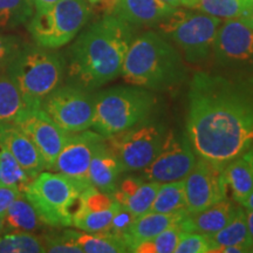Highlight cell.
<instances>
[{
	"label": "cell",
	"instance_id": "cell-1",
	"mask_svg": "<svg viewBox=\"0 0 253 253\" xmlns=\"http://www.w3.org/2000/svg\"><path fill=\"white\" fill-rule=\"evenodd\" d=\"M185 128L198 157L225 168L253 144V94L219 75L197 73L190 84Z\"/></svg>",
	"mask_w": 253,
	"mask_h": 253
},
{
	"label": "cell",
	"instance_id": "cell-2",
	"mask_svg": "<svg viewBox=\"0 0 253 253\" xmlns=\"http://www.w3.org/2000/svg\"><path fill=\"white\" fill-rule=\"evenodd\" d=\"M134 27L113 14L106 15L81 34L69 53L71 84L96 89L121 75Z\"/></svg>",
	"mask_w": 253,
	"mask_h": 253
},
{
	"label": "cell",
	"instance_id": "cell-3",
	"mask_svg": "<svg viewBox=\"0 0 253 253\" xmlns=\"http://www.w3.org/2000/svg\"><path fill=\"white\" fill-rule=\"evenodd\" d=\"M121 75L126 84L151 90H167L181 84L186 72L181 54L156 32L132 39Z\"/></svg>",
	"mask_w": 253,
	"mask_h": 253
},
{
	"label": "cell",
	"instance_id": "cell-4",
	"mask_svg": "<svg viewBox=\"0 0 253 253\" xmlns=\"http://www.w3.org/2000/svg\"><path fill=\"white\" fill-rule=\"evenodd\" d=\"M13 79L27 110L40 109L41 104L61 84L65 74L62 56L43 47H21L5 67Z\"/></svg>",
	"mask_w": 253,
	"mask_h": 253
},
{
	"label": "cell",
	"instance_id": "cell-5",
	"mask_svg": "<svg viewBox=\"0 0 253 253\" xmlns=\"http://www.w3.org/2000/svg\"><path fill=\"white\" fill-rule=\"evenodd\" d=\"M155 97L137 86H118L94 96L91 128L104 138L145 121L154 108Z\"/></svg>",
	"mask_w": 253,
	"mask_h": 253
},
{
	"label": "cell",
	"instance_id": "cell-6",
	"mask_svg": "<svg viewBox=\"0 0 253 253\" xmlns=\"http://www.w3.org/2000/svg\"><path fill=\"white\" fill-rule=\"evenodd\" d=\"M87 188L60 172L42 171L32 179L24 195L46 225L68 227L82 191Z\"/></svg>",
	"mask_w": 253,
	"mask_h": 253
},
{
	"label": "cell",
	"instance_id": "cell-7",
	"mask_svg": "<svg viewBox=\"0 0 253 253\" xmlns=\"http://www.w3.org/2000/svg\"><path fill=\"white\" fill-rule=\"evenodd\" d=\"M89 17L86 0H59L48 7L36 9L27 27L38 46L56 49L71 42Z\"/></svg>",
	"mask_w": 253,
	"mask_h": 253
},
{
	"label": "cell",
	"instance_id": "cell-8",
	"mask_svg": "<svg viewBox=\"0 0 253 253\" xmlns=\"http://www.w3.org/2000/svg\"><path fill=\"white\" fill-rule=\"evenodd\" d=\"M220 23V19L201 11L176 8L172 14L158 24V27L182 50L186 61L201 63L212 54L214 38Z\"/></svg>",
	"mask_w": 253,
	"mask_h": 253
},
{
	"label": "cell",
	"instance_id": "cell-9",
	"mask_svg": "<svg viewBox=\"0 0 253 253\" xmlns=\"http://www.w3.org/2000/svg\"><path fill=\"white\" fill-rule=\"evenodd\" d=\"M166 134L161 125L143 121L106 137V142L118 155L126 172L142 171L160 153Z\"/></svg>",
	"mask_w": 253,
	"mask_h": 253
},
{
	"label": "cell",
	"instance_id": "cell-10",
	"mask_svg": "<svg viewBox=\"0 0 253 253\" xmlns=\"http://www.w3.org/2000/svg\"><path fill=\"white\" fill-rule=\"evenodd\" d=\"M41 109L68 134L84 131L93 126L94 97L74 84L59 86L46 97Z\"/></svg>",
	"mask_w": 253,
	"mask_h": 253
},
{
	"label": "cell",
	"instance_id": "cell-11",
	"mask_svg": "<svg viewBox=\"0 0 253 253\" xmlns=\"http://www.w3.org/2000/svg\"><path fill=\"white\" fill-rule=\"evenodd\" d=\"M212 54L217 65L227 71L253 73V28L240 18L221 21Z\"/></svg>",
	"mask_w": 253,
	"mask_h": 253
},
{
	"label": "cell",
	"instance_id": "cell-12",
	"mask_svg": "<svg viewBox=\"0 0 253 253\" xmlns=\"http://www.w3.org/2000/svg\"><path fill=\"white\" fill-rule=\"evenodd\" d=\"M196 161V153L186 134L171 130L166 134L160 153L142 172L145 179L161 184L181 181L191 171Z\"/></svg>",
	"mask_w": 253,
	"mask_h": 253
},
{
	"label": "cell",
	"instance_id": "cell-13",
	"mask_svg": "<svg viewBox=\"0 0 253 253\" xmlns=\"http://www.w3.org/2000/svg\"><path fill=\"white\" fill-rule=\"evenodd\" d=\"M225 168L199 157L184 178L185 205L189 213H197L227 197Z\"/></svg>",
	"mask_w": 253,
	"mask_h": 253
},
{
	"label": "cell",
	"instance_id": "cell-14",
	"mask_svg": "<svg viewBox=\"0 0 253 253\" xmlns=\"http://www.w3.org/2000/svg\"><path fill=\"white\" fill-rule=\"evenodd\" d=\"M104 140L96 131L87 130L69 134L61 151L56 157L52 170L74 179L84 186L91 185L88 179L91 157Z\"/></svg>",
	"mask_w": 253,
	"mask_h": 253
},
{
	"label": "cell",
	"instance_id": "cell-15",
	"mask_svg": "<svg viewBox=\"0 0 253 253\" xmlns=\"http://www.w3.org/2000/svg\"><path fill=\"white\" fill-rule=\"evenodd\" d=\"M15 125L37 145L45 160L47 169H52L63 144L67 141L68 132L60 128L41 108L26 110Z\"/></svg>",
	"mask_w": 253,
	"mask_h": 253
},
{
	"label": "cell",
	"instance_id": "cell-16",
	"mask_svg": "<svg viewBox=\"0 0 253 253\" xmlns=\"http://www.w3.org/2000/svg\"><path fill=\"white\" fill-rule=\"evenodd\" d=\"M121 208L112 194L89 185L82 191L72 226L84 232L108 231L113 218Z\"/></svg>",
	"mask_w": 253,
	"mask_h": 253
},
{
	"label": "cell",
	"instance_id": "cell-17",
	"mask_svg": "<svg viewBox=\"0 0 253 253\" xmlns=\"http://www.w3.org/2000/svg\"><path fill=\"white\" fill-rule=\"evenodd\" d=\"M0 143L13 155L32 178L47 169L40 150L15 123L0 125Z\"/></svg>",
	"mask_w": 253,
	"mask_h": 253
},
{
	"label": "cell",
	"instance_id": "cell-18",
	"mask_svg": "<svg viewBox=\"0 0 253 253\" xmlns=\"http://www.w3.org/2000/svg\"><path fill=\"white\" fill-rule=\"evenodd\" d=\"M176 8L161 0H116L112 14L132 27L156 26Z\"/></svg>",
	"mask_w": 253,
	"mask_h": 253
},
{
	"label": "cell",
	"instance_id": "cell-19",
	"mask_svg": "<svg viewBox=\"0 0 253 253\" xmlns=\"http://www.w3.org/2000/svg\"><path fill=\"white\" fill-rule=\"evenodd\" d=\"M161 183L148 181L143 176H128L119 181L113 197L135 217L149 212Z\"/></svg>",
	"mask_w": 253,
	"mask_h": 253
},
{
	"label": "cell",
	"instance_id": "cell-20",
	"mask_svg": "<svg viewBox=\"0 0 253 253\" xmlns=\"http://www.w3.org/2000/svg\"><path fill=\"white\" fill-rule=\"evenodd\" d=\"M125 171L121 161L112 148L103 140L91 157L88 179L89 183L101 191L112 194Z\"/></svg>",
	"mask_w": 253,
	"mask_h": 253
},
{
	"label": "cell",
	"instance_id": "cell-21",
	"mask_svg": "<svg viewBox=\"0 0 253 253\" xmlns=\"http://www.w3.org/2000/svg\"><path fill=\"white\" fill-rule=\"evenodd\" d=\"M238 207L230 199L224 198L197 213H186L179 223L185 232L211 235L223 229L235 216Z\"/></svg>",
	"mask_w": 253,
	"mask_h": 253
},
{
	"label": "cell",
	"instance_id": "cell-22",
	"mask_svg": "<svg viewBox=\"0 0 253 253\" xmlns=\"http://www.w3.org/2000/svg\"><path fill=\"white\" fill-rule=\"evenodd\" d=\"M186 213L188 211L176 213H160L149 211L136 217L128 231L123 235V239L128 246V251L132 252V250L140 243L154 238L168 227L179 225Z\"/></svg>",
	"mask_w": 253,
	"mask_h": 253
},
{
	"label": "cell",
	"instance_id": "cell-23",
	"mask_svg": "<svg viewBox=\"0 0 253 253\" xmlns=\"http://www.w3.org/2000/svg\"><path fill=\"white\" fill-rule=\"evenodd\" d=\"M224 178L233 201L243 205L253 191V149L231 161L224 169Z\"/></svg>",
	"mask_w": 253,
	"mask_h": 253
},
{
	"label": "cell",
	"instance_id": "cell-24",
	"mask_svg": "<svg viewBox=\"0 0 253 253\" xmlns=\"http://www.w3.org/2000/svg\"><path fill=\"white\" fill-rule=\"evenodd\" d=\"M45 223L25 195H20L12 202L4 216L5 232H36Z\"/></svg>",
	"mask_w": 253,
	"mask_h": 253
},
{
	"label": "cell",
	"instance_id": "cell-25",
	"mask_svg": "<svg viewBox=\"0 0 253 253\" xmlns=\"http://www.w3.org/2000/svg\"><path fill=\"white\" fill-rule=\"evenodd\" d=\"M210 244V252H218L220 249L232 245L248 246L253 251V243L249 235L245 209L238 208L229 224L217 232L207 235Z\"/></svg>",
	"mask_w": 253,
	"mask_h": 253
},
{
	"label": "cell",
	"instance_id": "cell-26",
	"mask_svg": "<svg viewBox=\"0 0 253 253\" xmlns=\"http://www.w3.org/2000/svg\"><path fill=\"white\" fill-rule=\"evenodd\" d=\"M69 238L84 253H122L129 252L123 237L109 232L80 233L74 230H67Z\"/></svg>",
	"mask_w": 253,
	"mask_h": 253
},
{
	"label": "cell",
	"instance_id": "cell-27",
	"mask_svg": "<svg viewBox=\"0 0 253 253\" xmlns=\"http://www.w3.org/2000/svg\"><path fill=\"white\" fill-rule=\"evenodd\" d=\"M23 96L7 73L0 74V125L15 123L26 112Z\"/></svg>",
	"mask_w": 253,
	"mask_h": 253
},
{
	"label": "cell",
	"instance_id": "cell-28",
	"mask_svg": "<svg viewBox=\"0 0 253 253\" xmlns=\"http://www.w3.org/2000/svg\"><path fill=\"white\" fill-rule=\"evenodd\" d=\"M150 211L160 213H176L188 211L185 205L184 179L162 183L158 188Z\"/></svg>",
	"mask_w": 253,
	"mask_h": 253
},
{
	"label": "cell",
	"instance_id": "cell-29",
	"mask_svg": "<svg viewBox=\"0 0 253 253\" xmlns=\"http://www.w3.org/2000/svg\"><path fill=\"white\" fill-rule=\"evenodd\" d=\"M32 179L33 178L21 168L13 155L0 143V181H1V184L17 189L24 194Z\"/></svg>",
	"mask_w": 253,
	"mask_h": 253
},
{
	"label": "cell",
	"instance_id": "cell-30",
	"mask_svg": "<svg viewBox=\"0 0 253 253\" xmlns=\"http://www.w3.org/2000/svg\"><path fill=\"white\" fill-rule=\"evenodd\" d=\"M251 5L250 0H196L194 8L224 21L240 18Z\"/></svg>",
	"mask_w": 253,
	"mask_h": 253
},
{
	"label": "cell",
	"instance_id": "cell-31",
	"mask_svg": "<svg viewBox=\"0 0 253 253\" xmlns=\"http://www.w3.org/2000/svg\"><path fill=\"white\" fill-rule=\"evenodd\" d=\"M34 9L31 0H0V28L12 30L28 23Z\"/></svg>",
	"mask_w": 253,
	"mask_h": 253
},
{
	"label": "cell",
	"instance_id": "cell-32",
	"mask_svg": "<svg viewBox=\"0 0 253 253\" xmlns=\"http://www.w3.org/2000/svg\"><path fill=\"white\" fill-rule=\"evenodd\" d=\"M42 252H45L43 239L31 232H7L0 236V253Z\"/></svg>",
	"mask_w": 253,
	"mask_h": 253
},
{
	"label": "cell",
	"instance_id": "cell-33",
	"mask_svg": "<svg viewBox=\"0 0 253 253\" xmlns=\"http://www.w3.org/2000/svg\"><path fill=\"white\" fill-rule=\"evenodd\" d=\"M182 229L179 225H173L168 227L160 235L154 238L145 240L138 244L132 250L135 253H171L175 252V249L178 243L179 235Z\"/></svg>",
	"mask_w": 253,
	"mask_h": 253
},
{
	"label": "cell",
	"instance_id": "cell-34",
	"mask_svg": "<svg viewBox=\"0 0 253 253\" xmlns=\"http://www.w3.org/2000/svg\"><path fill=\"white\" fill-rule=\"evenodd\" d=\"M177 253H208L210 244L207 235L182 231L175 249Z\"/></svg>",
	"mask_w": 253,
	"mask_h": 253
},
{
	"label": "cell",
	"instance_id": "cell-35",
	"mask_svg": "<svg viewBox=\"0 0 253 253\" xmlns=\"http://www.w3.org/2000/svg\"><path fill=\"white\" fill-rule=\"evenodd\" d=\"M43 244H45V252L49 253H84L82 250L77 244L72 242L69 238L68 231H65L62 235L54 237H45Z\"/></svg>",
	"mask_w": 253,
	"mask_h": 253
},
{
	"label": "cell",
	"instance_id": "cell-36",
	"mask_svg": "<svg viewBox=\"0 0 253 253\" xmlns=\"http://www.w3.org/2000/svg\"><path fill=\"white\" fill-rule=\"evenodd\" d=\"M21 47L23 46L19 38L0 34V68H5Z\"/></svg>",
	"mask_w": 253,
	"mask_h": 253
},
{
	"label": "cell",
	"instance_id": "cell-37",
	"mask_svg": "<svg viewBox=\"0 0 253 253\" xmlns=\"http://www.w3.org/2000/svg\"><path fill=\"white\" fill-rule=\"evenodd\" d=\"M135 218L136 217L130 212V211H128L126 208H123L121 205L120 210L116 212L115 216H114L108 231L109 232L115 233V235L123 237V235L128 231L129 226L131 225V223L134 221Z\"/></svg>",
	"mask_w": 253,
	"mask_h": 253
},
{
	"label": "cell",
	"instance_id": "cell-38",
	"mask_svg": "<svg viewBox=\"0 0 253 253\" xmlns=\"http://www.w3.org/2000/svg\"><path fill=\"white\" fill-rule=\"evenodd\" d=\"M20 195H23V192H20L19 190L11 188V186L0 184V216H5L6 211H7L12 202Z\"/></svg>",
	"mask_w": 253,
	"mask_h": 253
},
{
	"label": "cell",
	"instance_id": "cell-39",
	"mask_svg": "<svg viewBox=\"0 0 253 253\" xmlns=\"http://www.w3.org/2000/svg\"><path fill=\"white\" fill-rule=\"evenodd\" d=\"M161 1L166 2V4L172 6V7H179V6H183V7L194 8L196 4V0H161Z\"/></svg>",
	"mask_w": 253,
	"mask_h": 253
},
{
	"label": "cell",
	"instance_id": "cell-40",
	"mask_svg": "<svg viewBox=\"0 0 253 253\" xmlns=\"http://www.w3.org/2000/svg\"><path fill=\"white\" fill-rule=\"evenodd\" d=\"M218 252L221 253H245V252H253L251 249L244 245H232L226 246V248L220 249Z\"/></svg>",
	"mask_w": 253,
	"mask_h": 253
},
{
	"label": "cell",
	"instance_id": "cell-41",
	"mask_svg": "<svg viewBox=\"0 0 253 253\" xmlns=\"http://www.w3.org/2000/svg\"><path fill=\"white\" fill-rule=\"evenodd\" d=\"M32 4L34 5V8L36 9H42L48 7V6H52L55 2H58L59 0H31Z\"/></svg>",
	"mask_w": 253,
	"mask_h": 253
},
{
	"label": "cell",
	"instance_id": "cell-42",
	"mask_svg": "<svg viewBox=\"0 0 253 253\" xmlns=\"http://www.w3.org/2000/svg\"><path fill=\"white\" fill-rule=\"evenodd\" d=\"M240 19H242V20L244 21L246 25H249L250 27L253 28V4L250 6L248 9H246V11L244 12V14L240 17Z\"/></svg>",
	"mask_w": 253,
	"mask_h": 253
},
{
	"label": "cell",
	"instance_id": "cell-43",
	"mask_svg": "<svg viewBox=\"0 0 253 253\" xmlns=\"http://www.w3.org/2000/svg\"><path fill=\"white\" fill-rule=\"evenodd\" d=\"M246 213V223H248L249 235L251 237V240L253 243V210H245Z\"/></svg>",
	"mask_w": 253,
	"mask_h": 253
},
{
	"label": "cell",
	"instance_id": "cell-44",
	"mask_svg": "<svg viewBox=\"0 0 253 253\" xmlns=\"http://www.w3.org/2000/svg\"><path fill=\"white\" fill-rule=\"evenodd\" d=\"M242 207L244 208L245 210H253V191H252V194L250 195L248 198H246V201L243 203Z\"/></svg>",
	"mask_w": 253,
	"mask_h": 253
},
{
	"label": "cell",
	"instance_id": "cell-45",
	"mask_svg": "<svg viewBox=\"0 0 253 253\" xmlns=\"http://www.w3.org/2000/svg\"><path fill=\"white\" fill-rule=\"evenodd\" d=\"M5 233L4 231V217L0 216V236H2Z\"/></svg>",
	"mask_w": 253,
	"mask_h": 253
},
{
	"label": "cell",
	"instance_id": "cell-46",
	"mask_svg": "<svg viewBox=\"0 0 253 253\" xmlns=\"http://www.w3.org/2000/svg\"><path fill=\"white\" fill-rule=\"evenodd\" d=\"M97 1H100V0H89V2H90V4H96Z\"/></svg>",
	"mask_w": 253,
	"mask_h": 253
},
{
	"label": "cell",
	"instance_id": "cell-47",
	"mask_svg": "<svg viewBox=\"0 0 253 253\" xmlns=\"http://www.w3.org/2000/svg\"><path fill=\"white\" fill-rule=\"evenodd\" d=\"M250 1H251V2H252V4H253V0H250Z\"/></svg>",
	"mask_w": 253,
	"mask_h": 253
},
{
	"label": "cell",
	"instance_id": "cell-48",
	"mask_svg": "<svg viewBox=\"0 0 253 253\" xmlns=\"http://www.w3.org/2000/svg\"><path fill=\"white\" fill-rule=\"evenodd\" d=\"M0 184H1V181H0Z\"/></svg>",
	"mask_w": 253,
	"mask_h": 253
}]
</instances>
